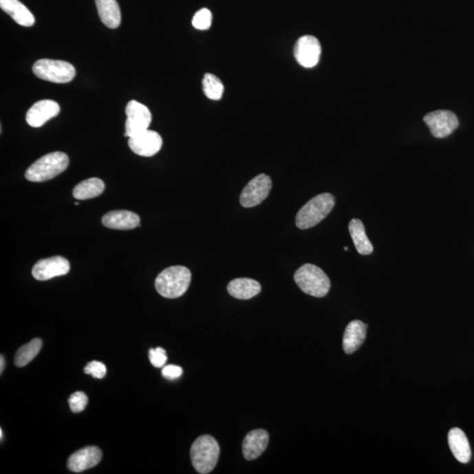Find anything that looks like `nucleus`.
<instances>
[{
  "label": "nucleus",
  "instance_id": "obj_24",
  "mask_svg": "<svg viewBox=\"0 0 474 474\" xmlns=\"http://www.w3.org/2000/svg\"><path fill=\"white\" fill-rule=\"evenodd\" d=\"M43 342L39 338H34L31 342L21 346L16 352L14 364L17 367H23L36 357L40 352Z\"/></svg>",
  "mask_w": 474,
  "mask_h": 474
},
{
  "label": "nucleus",
  "instance_id": "obj_11",
  "mask_svg": "<svg viewBox=\"0 0 474 474\" xmlns=\"http://www.w3.org/2000/svg\"><path fill=\"white\" fill-rule=\"evenodd\" d=\"M163 145V139L153 130H145L129 139V146L133 153L151 158L158 154Z\"/></svg>",
  "mask_w": 474,
  "mask_h": 474
},
{
  "label": "nucleus",
  "instance_id": "obj_3",
  "mask_svg": "<svg viewBox=\"0 0 474 474\" xmlns=\"http://www.w3.org/2000/svg\"><path fill=\"white\" fill-rule=\"evenodd\" d=\"M69 158L56 151L43 155L28 169L25 177L31 182H44L54 179L68 168Z\"/></svg>",
  "mask_w": 474,
  "mask_h": 474
},
{
  "label": "nucleus",
  "instance_id": "obj_22",
  "mask_svg": "<svg viewBox=\"0 0 474 474\" xmlns=\"http://www.w3.org/2000/svg\"><path fill=\"white\" fill-rule=\"evenodd\" d=\"M349 231L351 234L353 243H354L356 250L361 255H369L374 251V246L369 241L364 224L358 219H352L349 222Z\"/></svg>",
  "mask_w": 474,
  "mask_h": 474
},
{
  "label": "nucleus",
  "instance_id": "obj_18",
  "mask_svg": "<svg viewBox=\"0 0 474 474\" xmlns=\"http://www.w3.org/2000/svg\"><path fill=\"white\" fill-rule=\"evenodd\" d=\"M448 443L451 453L460 463H468L472 456L471 448L466 434L459 428L451 429L448 433Z\"/></svg>",
  "mask_w": 474,
  "mask_h": 474
},
{
  "label": "nucleus",
  "instance_id": "obj_31",
  "mask_svg": "<svg viewBox=\"0 0 474 474\" xmlns=\"http://www.w3.org/2000/svg\"><path fill=\"white\" fill-rule=\"evenodd\" d=\"M0 361H1V363H0V372H1V374H2V371H3V370H4V367H5V358H4V357H3L2 355H1V358H0Z\"/></svg>",
  "mask_w": 474,
  "mask_h": 474
},
{
  "label": "nucleus",
  "instance_id": "obj_28",
  "mask_svg": "<svg viewBox=\"0 0 474 474\" xmlns=\"http://www.w3.org/2000/svg\"><path fill=\"white\" fill-rule=\"evenodd\" d=\"M149 357L151 365L157 368L163 367L167 362L166 352L161 347L149 349Z\"/></svg>",
  "mask_w": 474,
  "mask_h": 474
},
{
  "label": "nucleus",
  "instance_id": "obj_1",
  "mask_svg": "<svg viewBox=\"0 0 474 474\" xmlns=\"http://www.w3.org/2000/svg\"><path fill=\"white\" fill-rule=\"evenodd\" d=\"M192 273L184 266H171L165 269L155 279V286L164 298H180L188 290Z\"/></svg>",
  "mask_w": 474,
  "mask_h": 474
},
{
  "label": "nucleus",
  "instance_id": "obj_2",
  "mask_svg": "<svg viewBox=\"0 0 474 474\" xmlns=\"http://www.w3.org/2000/svg\"><path fill=\"white\" fill-rule=\"evenodd\" d=\"M335 197L330 193H321L302 206L296 215V226L300 230H308L320 224L332 211Z\"/></svg>",
  "mask_w": 474,
  "mask_h": 474
},
{
  "label": "nucleus",
  "instance_id": "obj_21",
  "mask_svg": "<svg viewBox=\"0 0 474 474\" xmlns=\"http://www.w3.org/2000/svg\"><path fill=\"white\" fill-rule=\"evenodd\" d=\"M98 16L105 26L114 30L122 22V14L116 0H95Z\"/></svg>",
  "mask_w": 474,
  "mask_h": 474
},
{
  "label": "nucleus",
  "instance_id": "obj_17",
  "mask_svg": "<svg viewBox=\"0 0 474 474\" xmlns=\"http://www.w3.org/2000/svg\"><path fill=\"white\" fill-rule=\"evenodd\" d=\"M105 227L118 230H129L140 226V217L135 213L127 210H117L107 213L103 218Z\"/></svg>",
  "mask_w": 474,
  "mask_h": 474
},
{
  "label": "nucleus",
  "instance_id": "obj_32",
  "mask_svg": "<svg viewBox=\"0 0 474 474\" xmlns=\"http://www.w3.org/2000/svg\"><path fill=\"white\" fill-rule=\"evenodd\" d=\"M0 438H1V440H2V439H3V431H2V429H0Z\"/></svg>",
  "mask_w": 474,
  "mask_h": 474
},
{
  "label": "nucleus",
  "instance_id": "obj_8",
  "mask_svg": "<svg viewBox=\"0 0 474 474\" xmlns=\"http://www.w3.org/2000/svg\"><path fill=\"white\" fill-rule=\"evenodd\" d=\"M272 186V180L267 175L260 174L254 177L241 193V205L249 208L261 204L268 197Z\"/></svg>",
  "mask_w": 474,
  "mask_h": 474
},
{
  "label": "nucleus",
  "instance_id": "obj_15",
  "mask_svg": "<svg viewBox=\"0 0 474 474\" xmlns=\"http://www.w3.org/2000/svg\"><path fill=\"white\" fill-rule=\"evenodd\" d=\"M268 444L269 434L265 429L250 431L243 442V453L245 459L249 461L257 459L266 450Z\"/></svg>",
  "mask_w": 474,
  "mask_h": 474
},
{
  "label": "nucleus",
  "instance_id": "obj_29",
  "mask_svg": "<svg viewBox=\"0 0 474 474\" xmlns=\"http://www.w3.org/2000/svg\"><path fill=\"white\" fill-rule=\"evenodd\" d=\"M85 374L96 378H103L107 374V367L103 363L91 361L84 369Z\"/></svg>",
  "mask_w": 474,
  "mask_h": 474
},
{
  "label": "nucleus",
  "instance_id": "obj_16",
  "mask_svg": "<svg viewBox=\"0 0 474 474\" xmlns=\"http://www.w3.org/2000/svg\"><path fill=\"white\" fill-rule=\"evenodd\" d=\"M367 324L359 320L351 321L347 325L343 338V348L346 354H352L360 348L367 337Z\"/></svg>",
  "mask_w": 474,
  "mask_h": 474
},
{
  "label": "nucleus",
  "instance_id": "obj_12",
  "mask_svg": "<svg viewBox=\"0 0 474 474\" xmlns=\"http://www.w3.org/2000/svg\"><path fill=\"white\" fill-rule=\"evenodd\" d=\"M69 269L71 266L69 261L65 257L56 256L38 261L32 270V274L37 281H45L68 274Z\"/></svg>",
  "mask_w": 474,
  "mask_h": 474
},
{
  "label": "nucleus",
  "instance_id": "obj_26",
  "mask_svg": "<svg viewBox=\"0 0 474 474\" xmlns=\"http://www.w3.org/2000/svg\"><path fill=\"white\" fill-rule=\"evenodd\" d=\"M212 21V12L208 9L202 8L194 14L192 23L196 30H208L211 27Z\"/></svg>",
  "mask_w": 474,
  "mask_h": 474
},
{
  "label": "nucleus",
  "instance_id": "obj_25",
  "mask_svg": "<svg viewBox=\"0 0 474 474\" xmlns=\"http://www.w3.org/2000/svg\"><path fill=\"white\" fill-rule=\"evenodd\" d=\"M203 91L211 100H219L224 96V85L217 76L206 73L202 80Z\"/></svg>",
  "mask_w": 474,
  "mask_h": 474
},
{
  "label": "nucleus",
  "instance_id": "obj_23",
  "mask_svg": "<svg viewBox=\"0 0 474 474\" xmlns=\"http://www.w3.org/2000/svg\"><path fill=\"white\" fill-rule=\"evenodd\" d=\"M104 190L103 181L97 177H92L77 184L73 190V197L78 200L92 199L100 196Z\"/></svg>",
  "mask_w": 474,
  "mask_h": 474
},
{
  "label": "nucleus",
  "instance_id": "obj_7",
  "mask_svg": "<svg viewBox=\"0 0 474 474\" xmlns=\"http://www.w3.org/2000/svg\"><path fill=\"white\" fill-rule=\"evenodd\" d=\"M125 136L129 138L149 129L152 122L151 111L136 100L129 101L126 107Z\"/></svg>",
  "mask_w": 474,
  "mask_h": 474
},
{
  "label": "nucleus",
  "instance_id": "obj_27",
  "mask_svg": "<svg viewBox=\"0 0 474 474\" xmlns=\"http://www.w3.org/2000/svg\"><path fill=\"white\" fill-rule=\"evenodd\" d=\"M88 397L83 392L72 394L69 398V405L73 413H80L87 408Z\"/></svg>",
  "mask_w": 474,
  "mask_h": 474
},
{
  "label": "nucleus",
  "instance_id": "obj_20",
  "mask_svg": "<svg viewBox=\"0 0 474 474\" xmlns=\"http://www.w3.org/2000/svg\"><path fill=\"white\" fill-rule=\"evenodd\" d=\"M228 292L237 300H250L259 294L261 285L251 279H235L228 285Z\"/></svg>",
  "mask_w": 474,
  "mask_h": 474
},
{
  "label": "nucleus",
  "instance_id": "obj_10",
  "mask_svg": "<svg viewBox=\"0 0 474 474\" xmlns=\"http://www.w3.org/2000/svg\"><path fill=\"white\" fill-rule=\"evenodd\" d=\"M294 54L296 61L304 68H313L320 61L321 46L316 37L304 36L296 41Z\"/></svg>",
  "mask_w": 474,
  "mask_h": 474
},
{
  "label": "nucleus",
  "instance_id": "obj_6",
  "mask_svg": "<svg viewBox=\"0 0 474 474\" xmlns=\"http://www.w3.org/2000/svg\"><path fill=\"white\" fill-rule=\"evenodd\" d=\"M33 72L37 78L56 84L69 83L76 76L75 67L62 60H38L34 63Z\"/></svg>",
  "mask_w": 474,
  "mask_h": 474
},
{
  "label": "nucleus",
  "instance_id": "obj_5",
  "mask_svg": "<svg viewBox=\"0 0 474 474\" xmlns=\"http://www.w3.org/2000/svg\"><path fill=\"white\" fill-rule=\"evenodd\" d=\"M294 281L301 291L314 297H324L330 292L329 277L319 267L311 263H306L296 270Z\"/></svg>",
  "mask_w": 474,
  "mask_h": 474
},
{
  "label": "nucleus",
  "instance_id": "obj_30",
  "mask_svg": "<svg viewBox=\"0 0 474 474\" xmlns=\"http://www.w3.org/2000/svg\"><path fill=\"white\" fill-rule=\"evenodd\" d=\"M182 374V368L174 365H166V367L163 368V371H162V375H163L164 378H167V380H176V378L181 377Z\"/></svg>",
  "mask_w": 474,
  "mask_h": 474
},
{
  "label": "nucleus",
  "instance_id": "obj_14",
  "mask_svg": "<svg viewBox=\"0 0 474 474\" xmlns=\"http://www.w3.org/2000/svg\"><path fill=\"white\" fill-rule=\"evenodd\" d=\"M103 453L100 448L88 446L73 453L68 460V468L72 472L81 473L96 466L100 462Z\"/></svg>",
  "mask_w": 474,
  "mask_h": 474
},
{
  "label": "nucleus",
  "instance_id": "obj_9",
  "mask_svg": "<svg viewBox=\"0 0 474 474\" xmlns=\"http://www.w3.org/2000/svg\"><path fill=\"white\" fill-rule=\"evenodd\" d=\"M423 120L435 138H447L459 127L456 114L448 110L434 111L425 116Z\"/></svg>",
  "mask_w": 474,
  "mask_h": 474
},
{
  "label": "nucleus",
  "instance_id": "obj_33",
  "mask_svg": "<svg viewBox=\"0 0 474 474\" xmlns=\"http://www.w3.org/2000/svg\"><path fill=\"white\" fill-rule=\"evenodd\" d=\"M345 250H348V247H345Z\"/></svg>",
  "mask_w": 474,
  "mask_h": 474
},
{
  "label": "nucleus",
  "instance_id": "obj_4",
  "mask_svg": "<svg viewBox=\"0 0 474 474\" xmlns=\"http://www.w3.org/2000/svg\"><path fill=\"white\" fill-rule=\"evenodd\" d=\"M191 460L199 473L208 474L215 468L219 456L217 441L211 435H200L191 447Z\"/></svg>",
  "mask_w": 474,
  "mask_h": 474
},
{
  "label": "nucleus",
  "instance_id": "obj_13",
  "mask_svg": "<svg viewBox=\"0 0 474 474\" xmlns=\"http://www.w3.org/2000/svg\"><path fill=\"white\" fill-rule=\"evenodd\" d=\"M60 106L56 101L44 100L37 101L28 111L26 120L28 125L40 128L52 118L58 116Z\"/></svg>",
  "mask_w": 474,
  "mask_h": 474
},
{
  "label": "nucleus",
  "instance_id": "obj_19",
  "mask_svg": "<svg viewBox=\"0 0 474 474\" xmlns=\"http://www.w3.org/2000/svg\"><path fill=\"white\" fill-rule=\"evenodd\" d=\"M0 8L21 26L32 27L36 21L27 6L19 0H0Z\"/></svg>",
  "mask_w": 474,
  "mask_h": 474
}]
</instances>
